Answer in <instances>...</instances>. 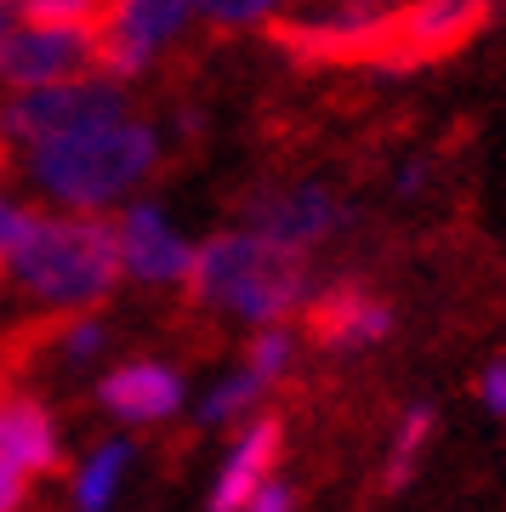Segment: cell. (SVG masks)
Returning a JSON list of instances; mask_svg holds the SVG:
<instances>
[{
    "label": "cell",
    "instance_id": "cell-1",
    "mask_svg": "<svg viewBox=\"0 0 506 512\" xmlns=\"http://www.w3.org/2000/svg\"><path fill=\"white\" fill-rule=\"evenodd\" d=\"M182 285H188V296L199 308H222L256 330L285 325L290 313H302L313 296L308 256L285 251V245L251 234V228L205 239L194 251V262H188Z\"/></svg>",
    "mask_w": 506,
    "mask_h": 512
},
{
    "label": "cell",
    "instance_id": "cell-2",
    "mask_svg": "<svg viewBox=\"0 0 506 512\" xmlns=\"http://www.w3.org/2000/svg\"><path fill=\"white\" fill-rule=\"evenodd\" d=\"M6 279L52 313H91L120 285V245L103 217H40L6 262Z\"/></svg>",
    "mask_w": 506,
    "mask_h": 512
},
{
    "label": "cell",
    "instance_id": "cell-3",
    "mask_svg": "<svg viewBox=\"0 0 506 512\" xmlns=\"http://www.w3.org/2000/svg\"><path fill=\"white\" fill-rule=\"evenodd\" d=\"M160 165V137L143 120H114V126L80 131V137H63V143H46L29 154V183L57 200L74 217H97L131 194V188L154 177Z\"/></svg>",
    "mask_w": 506,
    "mask_h": 512
},
{
    "label": "cell",
    "instance_id": "cell-4",
    "mask_svg": "<svg viewBox=\"0 0 506 512\" xmlns=\"http://www.w3.org/2000/svg\"><path fill=\"white\" fill-rule=\"evenodd\" d=\"M114 120H126V86H114L103 74H86V80H63V86L6 97L0 103V143H18L35 154L46 143L114 126Z\"/></svg>",
    "mask_w": 506,
    "mask_h": 512
},
{
    "label": "cell",
    "instance_id": "cell-5",
    "mask_svg": "<svg viewBox=\"0 0 506 512\" xmlns=\"http://www.w3.org/2000/svg\"><path fill=\"white\" fill-rule=\"evenodd\" d=\"M188 18H194V0H103V12L91 23L97 74L114 86L137 80L188 29Z\"/></svg>",
    "mask_w": 506,
    "mask_h": 512
},
{
    "label": "cell",
    "instance_id": "cell-6",
    "mask_svg": "<svg viewBox=\"0 0 506 512\" xmlns=\"http://www.w3.org/2000/svg\"><path fill=\"white\" fill-rule=\"evenodd\" d=\"M495 12H501V0H410L387 18V52H381L376 69L404 74L461 52Z\"/></svg>",
    "mask_w": 506,
    "mask_h": 512
},
{
    "label": "cell",
    "instance_id": "cell-7",
    "mask_svg": "<svg viewBox=\"0 0 506 512\" xmlns=\"http://www.w3.org/2000/svg\"><path fill=\"white\" fill-rule=\"evenodd\" d=\"M97 74V40L91 29H40L23 23L0 40V92H40V86H63V80H86Z\"/></svg>",
    "mask_w": 506,
    "mask_h": 512
},
{
    "label": "cell",
    "instance_id": "cell-8",
    "mask_svg": "<svg viewBox=\"0 0 506 512\" xmlns=\"http://www.w3.org/2000/svg\"><path fill=\"white\" fill-rule=\"evenodd\" d=\"M387 18L393 12H308V18H279L273 40L296 63H370L376 69L387 52Z\"/></svg>",
    "mask_w": 506,
    "mask_h": 512
},
{
    "label": "cell",
    "instance_id": "cell-9",
    "mask_svg": "<svg viewBox=\"0 0 506 512\" xmlns=\"http://www.w3.org/2000/svg\"><path fill=\"white\" fill-rule=\"evenodd\" d=\"M347 205L330 194L325 183H296V188H268L245 205V228L285 251L308 256L313 245H325L330 234H342Z\"/></svg>",
    "mask_w": 506,
    "mask_h": 512
},
{
    "label": "cell",
    "instance_id": "cell-10",
    "mask_svg": "<svg viewBox=\"0 0 506 512\" xmlns=\"http://www.w3.org/2000/svg\"><path fill=\"white\" fill-rule=\"evenodd\" d=\"M114 245H120V274H131L137 285H182L194 245L165 222V211L154 200H131L114 222Z\"/></svg>",
    "mask_w": 506,
    "mask_h": 512
},
{
    "label": "cell",
    "instance_id": "cell-11",
    "mask_svg": "<svg viewBox=\"0 0 506 512\" xmlns=\"http://www.w3.org/2000/svg\"><path fill=\"white\" fill-rule=\"evenodd\" d=\"M302 319H308V336L325 353L381 348V342L393 336V308H387L381 296H370L364 285H353V279H336L325 291H313Z\"/></svg>",
    "mask_w": 506,
    "mask_h": 512
},
{
    "label": "cell",
    "instance_id": "cell-12",
    "mask_svg": "<svg viewBox=\"0 0 506 512\" xmlns=\"http://www.w3.org/2000/svg\"><path fill=\"white\" fill-rule=\"evenodd\" d=\"M279 456H285V421L251 416L239 427V439L228 444V456L217 461V478L205 490V512H245V501L268 478H279Z\"/></svg>",
    "mask_w": 506,
    "mask_h": 512
},
{
    "label": "cell",
    "instance_id": "cell-13",
    "mask_svg": "<svg viewBox=\"0 0 506 512\" xmlns=\"http://www.w3.org/2000/svg\"><path fill=\"white\" fill-rule=\"evenodd\" d=\"M182 376L160 359H131V365H114L103 382H97V404L109 410L120 427H160L182 410Z\"/></svg>",
    "mask_w": 506,
    "mask_h": 512
},
{
    "label": "cell",
    "instance_id": "cell-14",
    "mask_svg": "<svg viewBox=\"0 0 506 512\" xmlns=\"http://www.w3.org/2000/svg\"><path fill=\"white\" fill-rule=\"evenodd\" d=\"M63 461V433H57V416L40 399H6L0 404V467L18 478L52 473Z\"/></svg>",
    "mask_w": 506,
    "mask_h": 512
},
{
    "label": "cell",
    "instance_id": "cell-15",
    "mask_svg": "<svg viewBox=\"0 0 506 512\" xmlns=\"http://www.w3.org/2000/svg\"><path fill=\"white\" fill-rule=\"evenodd\" d=\"M438 433V404H410L404 416H398L393 427V444H387V461H381V490L398 495V490H410V478L421 473V456H427V444H433Z\"/></svg>",
    "mask_w": 506,
    "mask_h": 512
},
{
    "label": "cell",
    "instance_id": "cell-16",
    "mask_svg": "<svg viewBox=\"0 0 506 512\" xmlns=\"http://www.w3.org/2000/svg\"><path fill=\"white\" fill-rule=\"evenodd\" d=\"M126 473H131V439L97 444V450L74 467V512H114Z\"/></svg>",
    "mask_w": 506,
    "mask_h": 512
},
{
    "label": "cell",
    "instance_id": "cell-17",
    "mask_svg": "<svg viewBox=\"0 0 506 512\" xmlns=\"http://www.w3.org/2000/svg\"><path fill=\"white\" fill-rule=\"evenodd\" d=\"M273 387L268 382H256L251 370H234V376H222L205 399H199V410H194V421L199 427H228V421H239V416H251L256 404L268 399Z\"/></svg>",
    "mask_w": 506,
    "mask_h": 512
},
{
    "label": "cell",
    "instance_id": "cell-18",
    "mask_svg": "<svg viewBox=\"0 0 506 512\" xmlns=\"http://www.w3.org/2000/svg\"><path fill=\"white\" fill-rule=\"evenodd\" d=\"M290 365H296V336H290V325H268L245 342V365L239 370H251L256 382L279 387L290 376Z\"/></svg>",
    "mask_w": 506,
    "mask_h": 512
},
{
    "label": "cell",
    "instance_id": "cell-19",
    "mask_svg": "<svg viewBox=\"0 0 506 512\" xmlns=\"http://www.w3.org/2000/svg\"><path fill=\"white\" fill-rule=\"evenodd\" d=\"M12 18H29L40 29H91L103 0H6Z\"/></svg>",
    "mask_w": 506,
    "mask_h": 512
},
{
    "label": "cell",
    "instance_id": "cell-20",
    "mask_svg": "<svg viewBox=\"0 0 506 512\" xmlns=\"http://www.w3.org/2000/svg\"><path fill=\"white\" fill-rule=\"evenodd\" d=\"M290 0H194V12L217 29H256V23H279Z\"/></svg>",
    "mask_w": 506,
    "mask_h": 512
},
{
    "label": "cell",
    "instance_id": "cell-21",
    "mask_svg": "<svg viewBox=\"0 0 506 512\" xmlns=\"http://www.w3.org/2000/svg\"><path fill=\"white\" fill-rule=\"evenodd\" d=\"M103 342H109V330L97 325L91 313H74L69 325L57 330V359H63V365H69V370H86L91 359L103 353Z\"/></svg>",
    "mask_w": 506,
    "mask_h": 512
},
{
    "label": "cell",
    "instance_id": "cell-22",
    "mask_svg": "<svg viewBox=\"0 0 506 512\" xmlns=\"http://www.w3.org/2000/svg\"><path fill=\"white\" fill-rule=\"evenodd\" d=\"M29 222H35V211L23 200H12V194H0V274H6V262H12V251L23 245V234H29Z\"/></svg>",
    "mask_w": 506,
    "mask_h": 512
},
{
    "label": "cell",
    "instance_id": "cell-23",
    "mask_svg": "<svg viewBox=\"0 0 506 512\" xmlns=\"http://www.w3.org/2000/svg\"><path fill=\"white\" fill-rule=\"evenodd\" d=\"M302 501H296V484H285V478H268L262 490L245 501V512H296Z\"/></svg>",
    "mask_w": 506,
    "mask_h": 512
},
{
    "label": "cell",
    "instance_id": "cell-24",
    "mask_svg": "<svg viewBox=\"0 0 506 512\" xmlns=\"http://www.w3.org/2000/svg\"><path fill=\"white\" fill-rule=\"evenodd\" d=\"M478 404L489 416H506V359H489L484 376H478Z\"/></svg>",
    "mask_w": 506,
    "mask_h": 512
},
{
    "label": "cell",
    "instance_id": "cell-25",
    "mask_svg": "<svg viewBox=\"0 0 506 512\" xmlns=\"http://www.w3.org/2000/svg\"><path fill=\"white\" fill-rule=\"evenodd\" d=\"M23 501H29V478L0 467V512H23Z\"/></svg>",
    "mask_w": 506,
    "mask_h": 512
},
{
    "label": "cell",
    "instance_id": "cell-26",
    "mask_svg": "<svg viewBox=\"0 0 506 512\" xmlns=\"http://www.w3.org/2000/svg\"><path fill=\"white\" fill-rule=\"evenodd\" d=\"M421 183H427V165H404L398 171V194H416Z\"/></svg>",
    "mask_w": 506,
    "mask_h": 512
},
{
    "label": "cell",
    "instance_id": "cell-27",
    "mask_svg": "<svg viewBox=\"0 0 506 512\" xmlns=\"http://www.w3.org/2000/svg\"><path fill=\"white\" fill-rule=\"evenodd\" d=\"M342 12H398V0H336Z\"/></svg>",
    "mask_w": 506,
    "mask_h": 512
},
{
    "label": "cell",
    "instance_id": "cell-28",
    "mask_svg": "<svg viewBox=\"0 0 506 512\" xmlns=\"http://www.w3.org/2000/svg\"><path fill=\"white\" fill-rule=\"evenodd\" d=\"M12 29H18V18H12V6H6V0H0V40L12 35Z\"/></svg>",
    "mask_w": 506,
    "mask_h": 512
},
{
    "label": "cell",
    "instance_id": "cell-29",
    "mask_svg": "<svg viewBox=\"0 0 506 512\" xmlns=\"http://www.w3.org/2000/svg\"><path fill=\"white\" fill-rule=\"evenodd\" d=\"M0 165H6V143H0Z\"/></svg>",
    "mask_w": 506,
    "mask_h": 512
},
{
    "label": "cell",
    "instance_id": "cell-30",
    "mask_svg": "<svg viewBox=\"0 0 506 512\" xmlns=\"http://www.w3.org/2000/svg\"><path fill=\"white\" fill-rule=\"evenodd\" d=\"M0 404H6V399H0Z\"/></svg>",
    "mask_w": 506,
    "mask_h": 512
}]
</instances>
